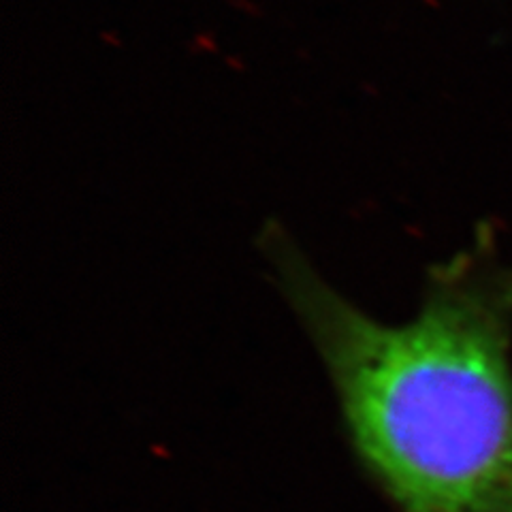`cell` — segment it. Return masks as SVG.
Instances as JSON below:
<instances>
[{"instance_id": "1", "label": "cell", "mask_w": 512, "mask_h": 512, "mask_svg": "<svg viewBox=\"0 0 512 512\" xmlns=\"http://www.w3.org/2000/svg\"><path fill=\"white\" fill-rule=\"evenodd\" d=\"M267 259L391 510L512 512V265L493 239L431 269L402 323L365 312L282 237Z\"/></svg>"}]
</instances>
